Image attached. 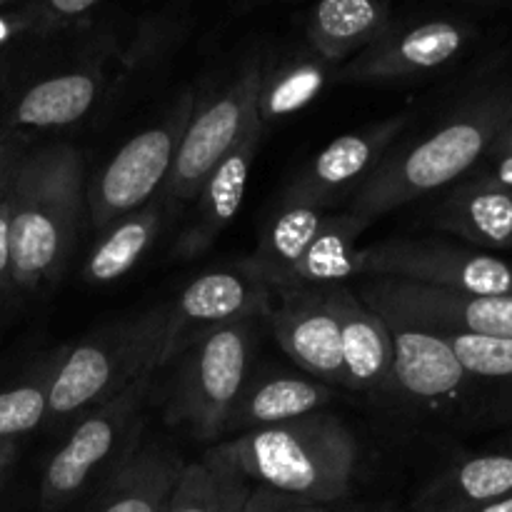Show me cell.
<instances>
[{"instance_id": "6da1fadb", "label": "cell", "mask_w": 512, "mask_h": 512, "mask_svg": "<svg viewBox=\"0 0 512 512\" xmlns=\"http://www.w3.org/2000/svg\"><path fill=\"white\" fill-rule=\"evenodd\" d=\"M13 288L55 283L75 248L85 208V160L70 145H45L10 173Z\"/></svg>"}, {"instance_id": "7a4b0ae2", "label": "cell", "mask_w": 512, "mask_h": 512, "mask_svg": "<svg viewBox=\"0 0 512 512\" xmlns=\"http://www.w3.org/2000/svg\"><path fill=\"white\" fill-rule=\"evenodd\" d=\"M215 453L250 485L313 505H330L350 493L358 443L338 415L310 413L270 428L245 430Z\"/></svg>"}, {"instance_id": "3957f363", "label": "cell", "mask_w": 512, "mask_h": 512, "mask_svg": "<svg viewBox=\"0 0 512 512\" xmlns=\"http://www.w3.org/2000/svg\"><path fill=\"white\" fill-rule=\"evenodd\" d=\"M512 120V88H500L468 103L418 143L388 155L350 200L348 213L365 223L425 198L463 178L490 153Z\"/></svg>"}, {"instance_id": "277c9868", "label": "cell", "mask_w": 512, "mask_h": 512, "mask_svg": "<svg viewBox=\"0 0 512 512\" xmlns=\"http://www.w3.org/2000/svg\"><path fill=\"white\" fill-rule=\"evenodd\" d=\"M165 305L113 325L98 335L60 350L50 360L48 418L65 420L88 413L128 388L140 375L160 368Z\"/></svg>"}, {"instance_id": "5b68a950", "label": "cell", "mask_w": 512, "mask_h": 512, "mask_svg": "<svg viewBox=\"0 0 512 512\" xmlns=\"http://www.w3.org/2000/svg\"><path fill=\"white\" fill-rule=\"evenodd\" d=\"M253 355V320L230 323L200 335L180 355L178 380L168 405V420L195 440L213 443L228 430L235 403L248 385Z\"/></svg>"}, {"instance_id": "8992f818", "label": "cell", "mask_w": 512, "mask_h": 512, "mask_svg": "<svg viewBox=\"0 0 512 512\" xmlns=\"http://www.w3.org/2000/svg\"><path fill=\"white\" fill-rule=\"evenodd\" d=\"M193 113L195 100L183 95L160 123L133 135L93 178L85 180V208L93 228H110L163 190Z\"/></svg>"}, {"instance_id": "52a82bcc", "label": "cell", "mask_w": 512, "mask_h": 512, "mask_svg": "<svg viewBox=\"0 0 512 512\" xmlns=\"http://www.w3.org/2000/svg\"><path fill=\"white\" fill-rule=\"evenodd\" d=\"M358 278L405 280L470 295H512V263L483 250L393 238L355 253Z\"/></svg>"}, {"instance_id": "ba28073f", "label": "cell", "mask_w": 512, "mask_h": 512, "mask_svg": "<svg viewBox=\"0 0 512 512\" xmlns=\"http://www.w3.org/2000/svg\"><path fill=\"white\" fill-rule=\"evenodd\" d=\"M263 78L258 63L248 65L218 98L195 110L163 185L165 205H183L198 198L215 165L240 143L250 125L260 120L258 98Z\"/></svg>"}, {"instance_id": "9c48e42d", "label": "cell", "mask_w": 512, "mask_h": 512, "mask_svg": "<svg viewBox=\"0 0 512 512\" xmlns=\"http://www.w3.org/2000/svg\"><path fill=\"white\" fill-rule=\"evenodd\" d=\"M358 298L390 325L512 338V295H470L405 280H365Z\"/></svg>"}, {"instance_id": "30bf717a", "label": "cell", "mask_w": 512, "mask_h": 512, "mask_svg": "<svg viewBox=\"0 0 512 512\" xmlns=\"http://www.w3.org/2000/svg\"><path fill=\"white\" fill-rule=\"evenodd\" d=\"M155 373L140 375L138 380L103 400L83 415L68 443L50 458L40 483V500L48 510H58L83 493L95 470L108 463L113 450L125 438L133 420L138 418L150 393Z\"/></svg>"}, {"instance_id": "8fae6325", "label": "cell", "mask_w": 512, "mask_h": 512, "mask_svg": "<svg viewBox=\"0 0 512 512\" xmlns=\"http://www.w3.org/2000/svg\"><path fill=\"white\" fill-rule=\"evenodd\" d=\"M273 293L268 283L245 273L240 265L198 275L173 303L165 305L160 368L180 358L210 330L270 315Z\"/></svg>"}, {"instance_id": "7c38bea8", "label": "cell", "mask_w": 512, "mask_h": 512, "mask_svg": "<svg viewBox=\"0 0 512 512\" xmlns=\"http://www.w3.org/2000/svg\"><path fill=\"white\" fill-rule=\"evenodd\" d=\"M403 125L405 115H395L378 125L335 138L305 168L298 170L285 188L280 205H308L325 210L340 200L353 198L385 158Z\"/></svg>"}, {"instance_id": "4fadbf2b", "label": "cell", "mask_w": 512, "mask_h": 512, "mask_svg": "<svg viewBox=\"0 0 512 512\" xmlns=\"http://www.w3.org/2000/svg\"><path fill=\"white\" fill-rule=\"evenodd\" d=\"M278 308L270 310L275 340L290 360L325 385H345L340 330L323 288L278 290Z\"/></svg>"}, {"instance_id": "5bb4252c", "label": "cell", "mask_w": 512, "mask_h": 512, "mask_svg": "<svg viewBox=\"0 0 512 512\" xmlns=\"http://www.w3.org/2000/svg\"><path fill=\"white\" fill-rule=\"evenodd\" d=\"M468 43V30L450 20L388 28L378 40L360 50L343 70L345 80H395L430 73L450 63Z\"/></svg>"}, {"instance_id": "9a60e30c", "label": "cell", "mask_w": 512, "mask_h": 512, "mask_svg": "<svg viewBox=\"0 0 512 512\" xmlns=\"http://www.w3.org/2000/svg\"><path fill=\"white\" fill-rule=\"evenodd\" d=\"M323 293L338 320L345 388L373 390L388 385L393 375L390 325L345 285L323 288Z\"/></svg>"}, {"instance_id": "2e32d148", "label": "cell", "mask_w": 512, "mask_h": 512, "mask_svg": "<svg viewBox=\"0 0 512 512\" xmlns=\"http://www.w3.org/2000/svg\"><path fill=\"white\" fill-rule=\"evenodd\" d=\"M263 120H255L240 143L215 165L213 173L203 183L198 193V210L193 223L183 233L178 243L180 258H195L213 245V240L223 233L225 225L238 215L243 205L248 175L258 155L260 140H263Z\"/></svg>"}, {"instance_id": "e0dca14e", "label": "cell", "mask_w": 512, "mask_h": 512, "mask_svg": "<svg viewBox=\"0 0 512 512\" xmlns=\"http://www.w3.org/2000/svg\"><path fill=\"white\" fill-rule=\"evenodd\" d=\"M390 338H393L390 383L398 385L403 393L420 400H438L450 398L468 383L470 375L465 373L440 333L390 325Z\"/></svg>"}, {"instance_id": "ac0fdd59", "label": "cell", "mask_w": 512, "mask_h": 512, "mask_svg": "<svg viewBox=\"0 0 512 512\" xmlns=\"http://www.w3.org/2000/svg\"><path fill=\"white\" fill-rule=\"evenodd\" d=\"M183 465L175 450L145 445L115 468L88 512H163Z\"/></svg>"}, {"instance_id": "d6986e66", "label": "cell", "mask_w": 512, "mask_h": 512, "mask_svg": "<svg viewBox=\"0 0 512 512\" xmlns=\"http://www.w3.org/2000/svg\"><path fill=\"white\" fill-rule=\"evenodd\" d=\"M433 223L483 248H512V190L468 180L433 210Z\"/></svg>"}, {"instance_id": "ffe728a7", "label": "cell", "mask_w": 512, "mask_h": 512, "mask_svg": "<svg viewBox=\"0 0 512 512\" xmlns=\"http://www.w3.org/2000/svg\"><path fill=\"white\" fill-rule=\"evenodd\" d=\"M370 228V223L353 213L325 215L318 235L303 258L275 283L273 290H300V288H333L350 278H358V238Z\"/></svg>"}, {"instance_id": "44dd1931", "label": "cell", "mask_w": 512, "mask_h": 512, "mask_svg": "<svg viewBox=\"0 0 512 512\" xmlns=\"http://www.w3.org/2000/svg\"><path fill=\"white\" fill-rule=\"evenodd\" d=\"M388 28V0H318L310 13L308 40L323 63H340Z\"/></svg>"}, {"instance_id": "7402d4cb", "label": "cell", "mask_w": 512, "mask_h": 512, "mask_svg": "<svg viewBox=\"0 0 512 512\" xmlns=\"http://www.w3.org/2000/svg\"><path fill=\"white\" fill-rule=\"evenodd\" d=\"M103 78L95 70H70L30 85L10 113V125L25 130H53L73 125L100 95Z\"/></svg>"}, {"instance_id": "603a6c76", "label": "cell", "mask_w": 512, "mask_h": 512, "mask_svg": "<svg viewBox=\"0 0 512 512\" xmlns=\"http://www.w3.org/2000/svg\"><path fill=\"white\" fill-rule=\"evenodd\" d=\"M330 398H333V390L320 380L290 378V375L268 378L250 388L245 385L230 415L228 430H258L288 423V420L318 413L325 403H330Z\"/></svg>"}, {"instance_id": "cb8c5ba5", "label": "cell", "mask_w": 512, "mask_h": 512, "mask_svg": "<svg viewBox=\"0 0 512 512\" xmlns=\"http://www.w3.org/2000/svg\"><path fill=\"white\" fill-rule=\"evenodd\" d=\"M163 218V200H158V203L150 200L140 210L125 215L118 223L105 228V235L98 240V245L90 250L88 260H85V283L108 285L123 278L125 273H130L140 263V258L148 253L153 240L158 238Z\"/></svg>"}, {"instance_id": "d4e9b609", "label": "cell", "mask_w": 512, "mask_h": 512, "mask_svg": "<svg viewBox=\"0 0 512 512\" xmlns=\"http://www.w3.org/2000/svg\"><path fill=\"white\" fill-rule=\"evenodd\" d=\"M250 490L253 485L210 448L198 463L183 465L163 512H240Z\"/></svg>"}, {"instance_id": "484cf974", "label": "cell", "mask_w": 512, "mask_h": 512, "mask_svg": "<svg viewBox=\"0 0 512 512\" xmlns=\"http://www.w3.org/2000/svg\"><path fill=\"white\" fill-rule=\"evenodd\" d=\"M325 215H328L325 210L308 208V205H280L278 215L265 228L255 255L243 260L240 268L275 288V283L303 258L308 245L318 235Z\"/></svg>"}, {"instance_id": "4316f807", "label": "cell", "mask_w": 512, "mask_h": 512, "mask_svg": "<svg viewBox=\"0 0 512 512\" xmlns=\"http://www.w3.org/2000/svg\"><path fill=\"white\" fill-rule=\"evenodd\" d=\"M512 495V455H478L438 480L425 495L428 512H470Z\"/></svg>"}, {"instance_id": "83f0119b", "label": "cell", "mask_w": 512, "mask_h": 512, "mask_svg": "<svg viewBox=\"0 0 512 512\" xmlns=\"http://www.w3.org/2000/svg\"><path fill=\"white\" fill-rule=\"evenodd\" d=\"M323 85L325 63L320 58L295 60L285 68L275 70L270 78H263V85H260L258 115L263 125L303 110L305 105L318 98Z\"/></svg>"}, {"instance_id": "f1b7e54d", "label": "cell", "mask_w": 512, "mask_h": 512, "mask_svg": "<svg viewBox=\"0 0 512 512\" xmlns=\"http://www.w3.org/2000/svg\"><path fill=\"white\" fill-rule=\"evenodd\" d=\"M50 363L0 390V440H18L48 418Z\"/></svg>"}, {"instance_id": "f546056e", "label": "cell", "mask_w": 512, "mask_h": 512, "mask_svg": "<svg viewBox=\"0 0 512 512\" xmlns=\"http://www.w3.org/2000/svg\"><path fill=\"white\" fill-rule=\"evenodd\" d=\"M440 335L468 375L488 380H512V338L470 333Z\"/></svg>"}, {"instance_id": "4dcf8cb0", "label": "cell", "mask_w": 512, "mask_h": 512, "mask_svg": "<svg viewBox=\"0 0 512 512\" xmlns=\"http://www.w3.org/2000/svg\"><path fill=\"white\" fill-rule=\"evenodd\" d=\"M240 512H330L328 505H313L295 500L290 495L275 493V490L263 488V485H253L250 498L245 500Z\"/></svg>"}, {"instance_id": "1f68e13d", "label": "cell", "mask_w": 512, "mask_h": 512, "mask_svg": "<svg viewBox=\"0 0 512 512\" xmlns=\"http://www.w3.org/2000/svg\"><path fill=\"white\" fill-rule=\"evenodd\" d=\"M15 168V165H13ZM10 178L0 190V295L13 288V245H10Z\"/></svg>"}, {"instance_id": "d6a6232c", "label": "cell", "mask_w": 512, "mask_h": 512, "mask_svg": "<svg viewBox=\"0 0 512 512\" xmlns=\"http://www.w3.org/2000/svg\"><path fill=\"white\" fill-rule=\"evenodd\" d=\"M100 0H40L38 18L40 23L48 28H58V25L78 20L88 10H93Z\"/></svg>"}, {"instance_id": "836d02e7", "label": "cell", "mask_w": 512, "mask_h": 512, "mask_svg": "<svg viewBox=\"0 0 512 512\" xmlns=\"http://www.w3.org/2000/svg\"><path fill=\"white\" fill-rule=\"evenodd\" d=\"M475 178L485 180L490 185H498V188L512 190V153L503 155V158H493V165L480 175H475Z\"/></svg>"}, {"instance_id": "e575fe53", "label": "cell", "mask_w": 512, "mask_h": 512, "mask_svg": "<svg viewBox=\"0 0 512 512\" xmlns=\"http://www.w3.org/2000/svg\"><path fill=\"white\" fill-rule=\"evenodd\" d=\"M510 153H512V120L505 125V130L498 135V140H495L493 148H490V153L485 155V158H503V155H510Z\"/></svg>"}, {"instance_id": "d590c367", "label": "cell", "mask_w": 512, "mask_h": 512, "mask_svg": "<svg viewBox=\"0 0 512 512\" xmlns=\"http://www.w3.org/2000/svg\"><path fill=\"white\" fill-rule=\"evenodd\" d=\"M18 158L20 155H15L8 145L0 143V190H3V185L8 183L10 173H13V165Z\"/></svg>"}, {"instance_id": "8d00e7d4", "label": "cell", "mask_w": 512, "mask_h": 512, "mask_svg": "<svg viewBox=\"0 0 512 512\" xmlns=\"http://www.w3.org/2000/svg\"><path fill=\"white\" fill-rule=\"evenodd\" d=\"M18 458V443L15 440H0V480L8 473L10 465Z\"/></svg>"}, {"instance_id": "74e56055", "label": "cell", "mask_w": 512, "mask_h": 512, "mask_svg": "<svg viewBox=\"0 0 512 512\" xmlns=\"http://www.w3.org/2000/svg\"><path fill=\"white\" fill-rule=\"evenodd\" d=\"M470 512H512V495H505V498L493 500V503H488V505H480V508H475Z\"/></svg>"}, {"instance_id": "f35d334b", "label": "cell", "mask_w": 512, "mask_h": 512, "mask_svg": "<svg viewBox=\"0 0 512 512\" xmlns=\"http://www.w3.org/2000/svg\"><path fill=\"white\" fill-rule=\"evenodd\" d=\"M3 188H5V185H3Z\"/></svg>"}, {"instance_id": "ab89813d", "label": "cell", "mask_w": 512, "mask_h": 512, "mask_svg": "<svg viewBox=\"0 0 512 512\" xmlns=\"http://www.w3.org/2000/svg\"><path fill=\"white\" fill-rule=\"evenodd\" d=\"M510 455H512V453H510Z\"/></svg>"}]
</instances>
